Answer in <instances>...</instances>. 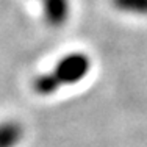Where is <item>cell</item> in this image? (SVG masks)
Wrapping results in <instances>:
<instances>
[{
    "label": "cell",
    "mask_w": 147,
    "mask_h": 147,
    "mask_svg": "<svg viewBox=\"0 0 147 147\" xmlns=\"http://www.w3.org/2000/svg\"><path fill=\"white\" fill-rule=\"evenodd\" d=\"M91 71V59L86 53L74 52L63 57L49 72L39 74L33 80V91L38 96L49 97L63 86H72L82 82Z\"/></svg>",
    "instance_id": "cell-1"
},
{
    "label": "cell",
    "mask_w": 147,
    "mask_h": 147,
    "mask_svg": "<svg viewBox=\"0 0 147 147\" xmlns=\"http://www.w3.org/2000/svg\"><path fill=\"white\" fill-rule=\"evenodd\" d=\"M42 6L44 17L50 25H63L69 19L71 5L69 0H38Z\"/></svg>",
    "instance_id": "cell-2"
},
{
    "label": "cell",
    "mask_w": 147,
    "mask_h": 147,
    "mask_svg": "<svg viewBox=\"0 0 147 147\" xmlns=\"http://www.w3.org/2000/svg\"><path fill=\"white\" fill-rule=\"evenodd\" d=\"M24 136V127L17 121L0 122V147H16Z\"/></svg>",
    "instance_id": "cell-3"
},
{
    "label": "cell",
    "mask_w": 147,
    "mask_h": 147,
    "mask_svg": "<svg viewBox=\"0 0 147 147\" xmlns=\"http://www.w3.org/2000/svg\"><path fill=\"white\" fill-rule=\"evenodd\" d=\"M113 6L121 13L133 16H147V0H111Z\"/></svg>",
    "instance_id": "cell-4"
}]
</instances>
